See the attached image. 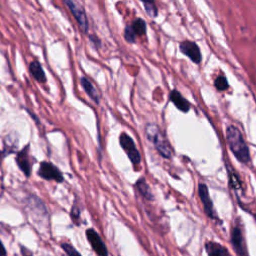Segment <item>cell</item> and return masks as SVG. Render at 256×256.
I'll return each instance as SVG.
<instances>
[{"mask_svg":"<svg viewBox=\"0 0 256 256\" xmlns=\"http://www.w3.org/2000/svg\"><path fill=\"white\" fill-rule=\"evenodd\" d=\"M71 218L72 220L78 225V219H79V210L76 206H73L71 209Z\"/></svg>","mask_w":256,"mask_h":256,"instance_id":"obj_22","label":"cell"},{"mask_svg":"<svg viewBox=\"0 0 256 256\" xmlns=\"http://www.w3.org/2000/svg\"><path fill=\"white\" fill-rule=\"evenodd\" d=\"M89 39H90V42L93 44V46L95 47V48H100L101 47V45H102V43H101V40L98 38V36H96V35H94V34H90L89 35Z\"/></svg>","mask_w":256,"mask_h":256,"instance_id":"obj_21","label":"cell"},{"mask_svg":"<svg viewBox=\"0 0 256 256\" xmlns=\"http://www.w3.org/2000/svg\"><path fill=\"white\" fill-rule=\"evenodd\" d=\"M145 134L147 138L153 143L155 149L158 151V153L166 158L169 159L171 158L173 154L172 147L170 146L169 141L164 136V134L161 132L160 128L153 123H148L145 126Z\"/></svg>","mask_w":256,"mask_h":256,"instance_id":"obj_1","label":"cell"},{"mask_svg":"<svg viewBox=\"0 0 256 256\" xmlns=\"http://www.w3.org/2000/svg\"><path fill=\"white\" fill-rule=\"evenodd\" d=\"M169 99L175 105V107L178 110H180L182 112L186 113L191 108V105L188 102V100L186 98H184L182 96V94L177 90H172L171 91V93H170V95H169Z\"/></svg>","mask_w":256,"mask_h":256,"instance_id":"obj_11","label":"cell"},{"mask_svg":"<svg viewBox=\"0 0 256 256\" xmlns=\"http://www.w3.org/2000/svg\"><path fill=\"white\" fill-rule=\"evenodd\" d=\"M28 149H29V145H26L16 155V163L26 177H30L31 175V162L29 160Z\"/></svg>","mask_w":256,"mask_h":256,"instance_id":"obj_10","label":"cell"},{"mask_svg":"<svg viewBox=\"0 0 256 256\" xmlns=\"http://www.w3.org/2000/svg\"><path fill=\"white\" fill-rule=\"evenodd\" d=\"M198 192H199V197L202 201V204L204 206V210H205V213L207 214L208 217H210L211 219H216L217 218V215H216V212L214 211V208H213V203L210 199V196H209V192H208V188L205 184L201 183L199 184V187H198Z\"/></svg>","mask_w":256,"mask_h":256,"instance_id":"obj_8","label":"cell"},{"mask_svg":"<svg viewBox=\"0 0 256 256\" xmlns=\"http://www.w3.org/2000/svg\"><path fill=\"white\" fill-rule=\"evenodd\" d=\"M37 174L39 177L47 181L53 180L58 183H61L64 181V178L62 176L60 170L54 164L48 161H42L40 163Z\"/></svg>","mask_w":256,"mask_h":256,"instance_id":"obj_4","label":"cell"},{"mask_svg":"<svg viewBox=\"0 0 256 256\" xmlns=\"http://www.w3.org/2000/svg\"><path fill=\"white\" fill-rule=\"evenodd\" d=\"M231 243L233 246V249L235 252L238 254V256H248L245 243H244V238L242 236V232L239 227L235 226L232 229L231 232Z\"/></svg>","mask_w":256,"mask_h":256,"instance_id":"obj_9","label":"cell"},{"mask_svg":"<svg viewBox=\"0 0 256 256\" xmlns=\"http://www.w3.org/2000/svg\"><path fill=\"white\" fill-rule=\"evenodd\" d=\"M137 190L139 191V193L147 200H152L153 199V195L150 191V188H149V185L147 184L145 178H139L135 184Z\"/></svg>","mask_w":256,"mask_h":256,"instance_id":"obj_15","label":"cell"},{"mask_svg":"<svg viewBox=\"0 0 256 256\" xmlns=\"http://www.w3.org/2000/svg\"><path fill=\"white\" fill-rule=\"evenodd\" d=\"M64 4L68 7L70 12L72 13L74 19L76 20L79 28L82 30L83 33L87 34L89 31V22L86 15V12L83 9V7L72 0H65Z\"/></svg>","mask_w":256,"mask_h":256,"instance_id":"obj_3","label":"cell"},{"mask_svg":"<svg viewBox=\"0 0 256 256\" xmlns=\"http://www.w3.org/2000/svg\"><path fill=\"white\" fill-rule=\"evenodd\" d=\"M226 139L230 150L234 156L242 163L249 161V151L241 133L234 126H229L226 130Z\"/></svg>","mask_w":256,"mask_h":256,"instance_id":"obj_2","label":"cell"},{"mask_svg":"<svg viewBox=\"0 0 256 256\" xmlns=\"http://www.w3.org/2000/svg\"><path fill=\"white\" fill-rule=\"evenodd\" d=\"M29 71L31 73V75L35 78V80H37L38 82H42L44 83L46 81V75H45V72L42 68V65L36 61V60H33L30 62L29 64Z\"/></svg>","mask_w":256,"mask_h":256,"instance_id":"obj_14","label":"cell"},{"mask_svg":"<svg viewBox=\"0 0 256 256\" xmlns=\"http://www.w3.org/2000/svg\"><path fill=\"white\" fill-rule=\"evenodd\" d=\"M80 84L83 88V90L87 93V95L96 103L98 104L100 101V96L99 93L97 92V89L95 88V86L93 85V83L91 82V80L87 77L82 76L80 78Z\"/></svg>","mask_w":256,"mask_h":256,"instance_id":"obj_12","label":"cell"},{"mask_svg":"<svg viewBox=\"0 0 256 256\" xmlns=\"http://www.w3.org/2000/svg\"><path fill=\"white\" fill-rule=\"evenodd\" d=\"M180 51L196 64H199L202 60L200 48L193 41H190V40L182 41L180 43Z\"/></svg>","mask_w":256,"mask_h":256,"instance_id":"obj_6","label":"cell"},{"mask_svg":"<svg viewBox=\"0 0 256 256\" xmlns=\"http://www.w3.org/2000/svg\"><path fill=\"white\" fill-rule=\"evenodd\" d=\"M61 247L63 248V250L66 252L67 256H81L79 254V252L70 244L68 243H62L61 244Z\"/></svg>","mask_w":256,"mask_h":256,"instance_id":"obj_20","label":"cell"},{"mask_svg":"<svg viewBox=\"0 0 256 256\" xmlns=\"http://www.w3.org/2000/svg\"><path fill=\"white\" fill-rule=\"evenodd\" d=\"M132 28L136 35L141 36V35L145 34V32H146V22L141 18H137L136 20L133 21Z\"/></svg>","mask_w":256,"mask_h":256,"instance_id":"obj_16","label":"cell"},{"mask_svg":"<svg viewBox=\"0 0 256 256\" xmlns=\"http://www.w3.org/2000/svg\"><path fill=\"white\" fill-rule=\"evenodd\" d=\"M205 250L208 256H230L228 250L224 246L213 241L206 242Z\"/></svg>","mask_w":256,"mask_h":256,"instance_id":"obj_13","label":"cell"},{"mask_svg":"<svg viewBox=\"0 0 256 256\" xmlns=\"http://www.w3.org/2000/svg\"><path fill=\"white\" fill-rule=\"evenodd\" d=\"M86 236L92 248L97 252L99 256H108V249L104 241L93 228H89L86 230Z\"/></svg>","mask_w":256,"mask_h":256,"instance_id":"obj_7","label":"cell"},{"mask_svg":"<svg viewBox=\"0 0 256 256\" xmlns=\"http://www.w3.org/2000/svg\"><path fill=\"white\" fill-rule=\"evenodd\" d=\"M142 4L145 8L146 13L150 16V17H156L158 15V10L157 7L155 5V3L153 1H142Z\"/></svg>","mask_w":256,"mask_h":256,"instance_id":"obj_17","label":"cell"},{"mask_svg":"<svg viewBox=\"0 0 256 256\" xmlns=\"http://www.w3.org/2000/svg\"><path fill=\"white\" fill-rule=\"evenodd\" d=\"M214 85L217 90L219 91H224L228 88V82L226 80V77L223 75H219L214 82Z\"/></svg>","mask_w":256,"mask_h":256,"instance_id":"obj_18","label":"cell"},{"mask_svg":"<svg viewBox=\"0 0 256 256\" xmlns=\"http://www.w3.org/2000/svg\"><path fill=\"white\" fill-rule=\"evenodd\" d=\"M124 38L128 43H134L136 40V34L132 28V25H126L124 29Z\"/></svg>","mask_w":256,"mask_h":256,"instance_id":"obj_19","label":"cell"},{"mask_svg":"<svg viewBox=\"0 0 256 256\" xmlns=\"http://www.w3.org/2000/svg\"><path fill=\"white\" fill-rule=\"evenodd\" d=\"M119 143H120L121 147L123 148V150L126 152L127 156L129 157L131 162L133 164H139L141 161V156L135 146L134 140L128 134L123 132V133H121V135L119 137Z\"/></svg>","mask_w":256,"mask_h":256,"instance_id":"obj_5","label":"cell"}]
</instances>
